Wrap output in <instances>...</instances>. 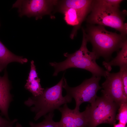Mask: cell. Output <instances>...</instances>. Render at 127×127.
I'll use <instances>...</instances> for the list:
<instances>
[{
  "label": "cell",
  "mask_w": 127,
  "mask_h": 127,
  "mask_svg": "<svg viewBox=\"0 0 127 127\" xmlns=\"http://www.w3.org/2000/svg\"><path fill=\"white\" fill-rule=\"evenodd\" d=\"M28 61L27 59L16 55L11 52L0 41V72L11 62H16L23 64Z\"/></svg>",
  "instance_id": "obj_13"
},
{
  "label": "cell",
  "mask_w": 127,
  "mask_h": 127,
  "mask_svg": "<svg viewBox=\"0 0 127 127\" xmlns=\"http://www.w3.org/2000/svg\"><path fill=\"white\" fill-rule=\"evenodd\" d=\"M31 63L30 70L24 87L33 96L36 97L41 94L44 89L40 84V79L38 77L34 61L32 60Z\"/></svg>",
  "instance_id": "obj_12"
},
{
  "label": "cell",
  "mask_w": 127,
  "mask_h": 127,
  "mask_svg": "<svg viewBox=\"0 0 127 127\" xmlns=\"http://www.w3.org/2000/svg\"><path fill=\"white\" fill-rule=\"evenodd\" d=\"M93 0H64L60 10L71 8L83 12L87 14L90 13Z\"/></svg>",
  "instance_id": "obj_15"
},
{
  "label": "cell",
  "mask_w": 127,
  "mask_h": 127,
  "mask_svg": "<svg viewBox=\"0 0 127 127\" xmlns=\"http://www.w3.org/2000/svg\"><path fill=\"white\" fill-rule=\"evenodd\" d=\"M11 87L6 71L2 76H0V111L6 118L10 120L8 111L11 102L13 100L10 91Z\"/></svg>",
  "instance_id": "obj_10"
},
{
  "label": "cell",
  "mask_w": 127,
  "mask_h": 127,
  "mask_svg": "<svg viewBox=\"0 0 127 127\" xmlns=\"http://www.w3.org/2000/svg\"><path fill=\"white\" fill-rule=\"evenodd\" d=\"M105 81L102 85L103 95L119 106L127 102V98L123 94L120 72L110 73L106 71Z\"/></svg>",
  "instance_id": "obj_8"
},
{
  "label": "cell",
  "mask_w": 127,
  "mask_h": 127,
  "mask_svg": "<svg viewBox=\"0 0 127 127\" xmlns=\"http://www.w3.org/2000/svg\"><path fill=\"white\" fill-rule=\"evenodd\" d=\"M8 127H13V126H10ZM14 127H22L20 123H16V126Z\"/></svg>",
  "instance_id": "obj_22"
},
{
  "label": "cell",
  "mask_w": 127,
  "mask_h": 127,
  "mask_svg": "<svg viewBox=\"0 0 127 127\" xmlns=\"http://www.w3.org/2000/svg\"><path fill=\"white\" fill-rule=\"evenodd\" d=\"M123 94L127 98V67L120 68Z\"/></svg>",
  "instance_id": "obj_18"
},
{
  "label": "cell",
  "mask_w": 127,
  "mask_h": 127,
  "mask_svg": "<svg viewBox=\"0 0 127 127\" xmlns=\"http://www.w3.org/2000/svg\"><path fill=\"white\" fill-rule=\"evenodd\" d=\"M118 113L116 116L119 123L126 126L127 123V102L121 103L119 106Z\"/></svg>",
  "instance_id": "obj_17"
},
{
  "label": "cell",
  "mask_w": 127,
  "mask_h": 127,
  "mask_svg": "<svg viewBox=\"0 0 127 127\" xmlns=\"http://www.w3.org/2000/svg\"><path fill=\"white\" fill-rule=\"evenodd\" d=\"M119 106L108 98L97 97L95 101L86 107L87 119V127H96L101 124H115L116 113Z\"/></svg>",
  "instance_id": "obj_4"
},
{
  "label": "cell",
  "mask_w": 127,
  "mask_h": 127,
  "mask_svg": "<svg viewBox=\"0 0 127 127\" xmlns=\"http://www.w3.org/2000/svg\"><path fill=\"white\" fill-rule=\"evenodd\" d=\"M17 121L16 119L11 120L3 118L0 113V127H8L13 126L14 124Z\"/></svg>",
  "instance_id": "obj_19"
},
{
  "label": "cell",
  "mask_w": 127,
  "mask_h": 127,
  "mask_svg": "<svg viewBox=\"0 0 127 127\" xmlns=\"http://www.w3.org/2000/svg\"><path fill=\"white\" fill-rule=\"evenodd\" d=\"M97 59L95 53L91 52L89 55L69 62L64 61L57 63L50 62V65L53 67L55 71L53 75L56 76L59 72L69 68L75 67L84 69L91 72L92 76L97 77L106 76V71L99 66L96 62Z\"/></svg>",
  "instance_id": "obj_6"
},
{
  "label": "cell",
  "mask_w": 127,
  "mask_h": 127,
  "mask_svg": "<svg viewBox=\"0 0 127 127\" xmlns=\"http://www.w3.org/2000/svg\"><path fill=\"white\" fill-rule=\"evenodd\" d=\"M121 50L117 52L116 56L110 61H103V65L109 72L113 66H119L120 68L127 67V40L125 42Z\"/></svg>",
  "instance_id": "obj_14"
},
{
  "label": "cell",
  "mask_w": 127,
  "mask_h": 127,
  "mask_svg": "<svg viewBox=\"0 0 127 127\" xmlns=\"http://www.w3.org/2000/svg\"><path fill=\"white\" fill-rule=\"evenodd\" d=\"M61 12L64 14V19L67 23L74 27L70 36L71 38L73 39L88 14L82 11L71 8L65 9Z\"/></svg>",
  "instance_id": "obj_11"
},
{
  "label": "cell",
  "mask_w": 127,
  "mask_h": 127,
  "mask_svg": "<svg viewBox=\"0 0 127 127\" xmlns=\"http://www.w3.org/2000/svg\"><path fill=\"white\" fill-rule=\"evenodd\" d=\"M107 4L112 6L120 7L121 3L123 0H103Z\"/></svg>",
  "instance_id": "obj_20"
},
{
  "label": "cell",
  "mask_w": 127,
  "mask_h": 127,
  "mask_svg": "<svg viewBox=\"0 0 127 127\" xmlns=\"http://www.w3.org/2000/svg\"><path fill=\"white\" fill-rule=\"evenodd\" d=\"M101 78V77L92 76L84 80L79 85L71 87L68 86L64 77L62 87L66 90V95L75 100V111H79L80 106L83 103L88 102L91 104L95 101L98 97L96 95L97 91L102 88L99 85Z\"/></svg>",
  "instance_id": "obj_5"
},
{
  "label": "cell",
  "mask_w": 127,
  "mask_h": 127,
  "mask_svg": "<svg viewBox=\"0 0 127 127\" xmlns=\"http://www.w3.org/2000/svg\"><path fill=\"white\" fill-rule=\"evenodd\" d=\"M114 127H127V126H126L122 124L119 123L117 124H114Z\"/></svg>",
  "instance_id": "obj_21"
},
{
  "label": "cell",
  "mask_w": 127,
  "mask_h": 127,
  "mask_svg": "<svg viewBox=\"0 0 127 127\" xmlns=\"http://www.w3.org/2000/svg\"><path fill=\"white\" fill-rule=\"evenodd\" d=\"M61 113L60 121L55 122L56 127H87V119L85 110L82 112L69 108L67 104L58 110Z\"/></svg>",
  "instance_id": "obj_9"
},
{
  "label": "cell",
  "mask_w": 127,
  "mask_h": 127,
  "mask_svg": "<svg viewBox=\"0 0 127 127\" xmlns=\"http://www.w3.org/2000/svg\"><path fill=\"white\" fill-rule=\"evenodd\" d=\"M64 75L57 84L44 89L40 95L29 97L24 101L25 105L30 107L31 111L35 113V120L48 113L54 112L62 105L71 101L72 98L70 97L67 95L63 96L62 95Z\"/></svg>",
  "instance_id": "obj_2"
},
{
  "label": "cell",
  "mask_w": 127,
  "mask_h": 127,
  "mask_svg": "<svg viewBox=\"0 0 127 127\" xmlns=\"http://www.w3.org/2000/svg\"><path fill=\"white\" fill-rule=\"evenodd\" d=\"M119 7L110 6L103 0H93L87 22L89 24L110 27L127 36V24L124 21L127 12L121 11Z\"/></svg>",
  "instance_id": "obj_3"
},
{
  "label": "cell",
  "mask_w": 127,
  "mask_h": 127,
  "mask_svg": "<svg viewBox=\"0 0 127 127\" xmlns=\"http://www.w3.org/2000/svg\"><path fill=\"white\" fill-rule=\"evenodd\" d=\"M85 30L87 41L92 45V52L97 59L101 57L106 62L109 61L113 53L118 51L127 40V36L108 31L101 25L89 24Z\"/></svg>",
  "instance_id": "obj_1"
},
{
  "label": "cell",
  "mask_w": 127,
  "mask_h": 127,
  "mask_svg": "<svg viewBox=\"0 0 127 127\" xmlns=\"http://www.w3.org/2000/svg\"><path fill=\"white\" fill-rule=\"evenodd\" d=\"M56 0H18L13 4L12 8L18 9L19 16L28 17H35L36 20L49 13L53 5L57 3Z\"/></svg>",
  "instance_id": "obj_7"
},
{
  "label": "cell",
  "mask_w": 127,
  "mask_h": 127,
  "mask_svg": "<svg viewBox=\"0 0 127 127\" xmlns=\"http://www.w3.org/2000/svg\"><path fill=\"white\" fill-rule=\"evenodd\" d=\"M54 115V112L49 113L44 116V119L42 122L37 123L30 122L29 125L30 127H56L53 119Z\"/></svg>",
  "instance_id": "obj_16"
}]
</instances>
